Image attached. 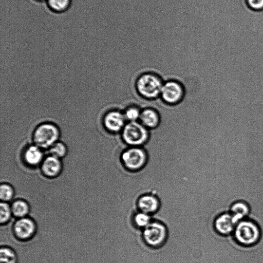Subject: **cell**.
<instances>
[{
    "label": "cell",
    "mask_w": 263,
    "mask_h": 263,
    "mask_svg": "<svg viewBox=\"0 0 263 263\" xmlns=\"http://www.w3.org/2000/svg\"><path fill=\"white\" fill-rule=\"evenodd\" d=\"M141 111V109L140 107L133 105L128 107L123 112L127 122H128L139 121Z\"/></svg>",
    "instance_id": "17"
},
{
    "label": "cell",
    "mask_w": 263,
    "mask_h": 263,
    "mask_svg": "<svg viewBox=\"0 0 263 263\" xmlns=\"http://www.w3.org/2000/svg\"><path fill=\"white\" fill-rule=\"evenodd\" d=\"M49 152L51 156L60 159L66 155L67 147L64 143L57 142L50 147Z\"/></svg>",
    "instance_id": "20"
},
{
    "label": "cell",
    "mask_w": 263,
    "mask_h": 263,
    "mask_svg": "<svg viewBox=\"0 0 263 263\" xmlns=\"http://www.w3.org/2000/svg\"><path fill=\"white\" fill-rule=\"evenodd\" d=\"M228 211L231 213L237 223L240 221L249 218L251 214V206L247 201L237 199L230 203Z\"/></svg>",
    "instance_id": "10"
},
{
    "label": "cell",
    "mask_w": 263,
    "mask_h": 263,
    "mask_svg": "<svg viewBox=\"0 0 263 263\" xmlns=\"http://www.w3.org/2000/svg\"><path fill=\"white\" fill-rule=\"evenodd\" d=\"M167 237L165 226L158 221H152L143 230L144 241L152 247H159L165 241Z\"/></svg>",
    "instance_id": "6"
},
{
    "label": "cell",
    "mask_w": 263,
    "mask_h": 263,
    "mask_svg": "<svg viewBox=\"0 0 263 263\" xmlns=\"http://www.w3.org/2000/svg\"><path fill=\"white\" fill-rule=\"evenodd\" d=\"M137 205L140 211L151 215L157 211L160 202L156 196L148 194L143 195L139 198Z\"/></svg>",
    "instance_id": "13"
},
{
    "label": "cell",
    "mask_w": 263,
    "mask_h": 263,
    "mask_svg": "<svg viewBox=\"0 0 263 263\" xmlns=\"http://www.w3.org/2000/svg\"><path fill=\"white\" fill-rule=\"evenodd\" d=\"M120 160L126 169L135 172L146 165L148 156L143 146H130L123 152Z\"/></svg>",
    "instance_id": "4"
},
{
    "label": "cell",
    "mask_w": 263,
    "mask_h": 263,
    "mask_svg": "<svg viewBox=\"0 0 263 263\" xmlns=\"http://www.w3.org/2000/svg\"><path fill=\"white\" fill-rule=\"evenodd\" d=\"M185 90L183 85L178 81L169 80L164 82L160 97L166 104L176 105L184 99Z\"/></svg>",
    "instance_id": "7"
},
{
    "label": "cell",
    "mask_w": 263,
    "mask_h": 263,
    "mask_svg": "<svg viewBox=\"0 0 263 263\" xmlns=\"http://www.w3.org/2000/svg\"><path fill=\"white\" fill-rule=\"evenodd\" d=\"M14 194L12 187L10 185L4 183L0 186V198L3 202L8 201L12 199Z\"/></svg>",
    "instance_id": "22"
},
{
    "label": "cell",
    "mask_w": 263,
    "mask_h": 263,
    "mask_svg": "<svg viewBox=\"0 0 263 263\" xmlns=\"http://www.w3.org/2000/svg\"><path fill=\"white\" fill-rule=\"evenodd\" d=\"M126 123L123 112L119 110L108 111L103 118L104 127L112 134L121 133Z\"/></svg>",
    "instance_id": "9"
},
{
    "label": "cell",
    "mask_w": 263,
    "mask_h": 263,
    "mask_svg": "<svg viewBox=\"0 0 263 263\" xmlns=\"http://www.w3.org/2000/svg\"><path fill=\"white\" fill-rule=\"evenodd\" d=\"M43 157V154L41 148L36 145L29 146L24 153L26 162L32 166L39 164L42 161Z\"/></svg>",
    "instance_id": "15"
},
{
    "label": "cell",
    "mask_w": 263,
    "mask_h": 263,
    "mask_svg": "<svg viewBox=\"0 0 263 263\" xmlns=\"http://www.w3.org/2000/svg\"><path fill=\"white\" fill-rule=\"evenodd\" d=\"M231 237L238 246L250 248L260 241L262 231L257 222L252 218H247L237 223Z\"/></svg>",
    "instance_id": "1"
},
{
    "label": "cell",
    "mask_w": 263,
    "mask_h": 263,
    "mask_svg": "<svg viewBox=\"0 0 263 263\" xmlns=\"http://www.w3.org/2000/svg\"><path fill=\"white\" fill-rule=\"evenodd\" d=\"M251 8L255 10L263 9V0H247Z\"/></svg>",
    "instance_id": "24"
},
{
    "label": "cell",
    "mask_w": 263,
    "mask_h": 263,
    "mask_svg": "<svg viewBox=\"0 0 263 263\" xmlns=\"http://www.w3.org/2000/svg\"><path fill=\"white\" fill-rule=\"evenodd\" d=\"M237 223L228 211L219 214L214 219V228L220 236L228 237L232 235Z\"/></svg>",
    "instance_id": "8"
},
{
    "label": "cell",
    "mask_w": 263,
    "mask_h": 263,
    "mask_svg": "<svg viewBox=\"0 0 263 263\" xmlns=\"http://www.w3.org/2000/svg\"><path fill=\"white\" fill-rule=\"evenodd\" d=\"M121 134L128 146H143L149 139V130L139 121L128 122Z\"/></svg>",
    "instance_id": "3"
},
{
    "label": "cell",
    "mask_w": 263,
    "mask_h": 263,
    "mask_svg": "<svg viewBox=\"0 0 263 263\" xmlns=\"http://www.w3.org/2000/svg\"><path fill=\"white\" fill-rule=\"evenodd\" d=\"M151 222L150 215L141 211L137 213L134 216V222L139 228L144 229Z\"/></svg>",
    "instance_id": "18"
},
{
    "label": "cell",
    "mask_w": 263,
    "mask_h": 263,
    "mask_svg": "<svg viewBox=\"0 0 263 263\" xmlns=\"http://www.w3.org/2000/svg\"><path fill=\"white\" fill-rule=\"evenodd\" d=\"M11 208L6 202H2L0 204V222L2 224L6 223L11 216Z\"/></svg>",
    "instance_id": "21"
},
{
    "label": "cell",
    "mask_w": 263,
    "mask_h": 263,
    "mask_svg": "<svg viewBox=\"0 0 263 263\" xmlns=\"http://www.w3.org/2000/svg\"><path fill=\"white\" fill-rule=\"evenodd\" d=\"M12 213L19 218L24 217L29 211L28 204L24 200H17L14 201L11 206Z\"/></svg>",
    "instance_id": "16"
},
{
    "label": "cell",
    "mask_w": 263,
    "mask_h": 263,
    "mask_svg": "<svg viewBox=\"0 0 263 263\" xmlns=\"http://www.w3.org/2000/svg\"><path fill=\"white\" fill-rule=\"evenodd\" d=\"M0 263H17L15 253L10 248H1L0 250Z\"/></svg>",
    "instance_id": "19"
},
{
    "label": "cell",
    "mask_w": 263,
    "mask_h": 263,
    "mask_svg": "<svg viewBox=\"0 0 263 263\" xmlns=\"http://www.w3.org/2000/svg\"><path fill=\"white\" fill-rule=\"evenodd\" d=\"M62 169V163L59 158L50 156L43 162L42 170L44 174L49 177H54L60 174Z\"/></svg>",
    "instance_id": "14"
},
{
    "label": "cell",
    "mask_w": 263,
    "mask_h": 263,
    "mask_svg": "<svg viewBox=\"0 0 263 263\" xmlns=\"http://www.w3.org/2000/svg\"><path fill=\"white\" fill-rule=\"evenodd\" d=\"M50 7L56 11H62L66 9L70 4V0H48Z\"/></svg>",
    "instance_id": "23"
},
{
    "label": "cell",
    "mask_w": 263,
    "mask_h": 263,
    "mask_svg": "<svg viewBox=\"0 0 263 263\" xmlns=\"http://www.w3.org/2000/svg\"><path fill=\"white\" fill-rule=\"evenodd\" d=\"M164 82L157 74L148 72L141 74L136 82V88L141 96L154 100L160 97Z\"/></svg>",
    "instance_id": "2"
},
{
    "label": "cell",
    "mask_w": 263,
    "mask_h": 263,
    "mask_svg": "<svg viewBox=\"0 0 263 263\" xmlns=\"http://www.w3.org/2000/svg\"><path fill=\"white\" fill-rule=\"evenodd\" d=\"M60 136V131L57 126L52 123H44L39 125L33 134L35 145L40 148H50L57 142Z\"/></svg>",
    "instance_id": "5"
},
{
    "label": "cell",
    "mask_w": 263,
    "mask_h": 263,
    "mask_svg": "<svg viewBox=\"0 0 263 263\" xmlns=\"http://www.w3.org/2000/svg\"><path fill=\"white\" fill-rule=\"evenodd\" d=\"M35 231V223L32 219L28 218H21L14 225V231L16 236L22 240L30 238Z\"/></svg>",
    "instance_id": "11"
},
{
    "label": "cell",
    "mask_w": 263,
    "mask_h": 263,
    "mask_svg": "<svg viewBox=\"0 0 263 263\" xmlns=\"http://www.w3.org/2000/svg\"><path fill=\"white\" fill-rule=\"evenodd\" d=\"M160 121V116L156 109L148 107L141 110L139 121L148 129L157 128Z\"/></svg>",
    "instance_id": "12"
}]
</instances>
